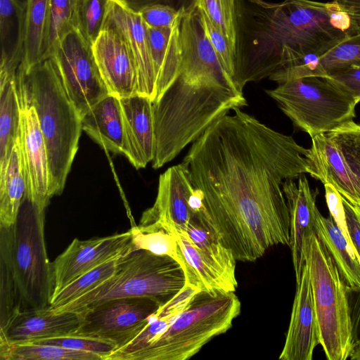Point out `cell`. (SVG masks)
<instances>
[{"instance_id":"6da1fadb","label":"cell","mask_w":360,"mask_h":360,"mask_svg":"<svg viewBox=\"0 0 360 360\" xmlns=\"http://www.w3.org/2000/svg\"><path fill=\"white\" fill-rule=\"evenodd\" d=\"M198 137L184 157L198 192L200 224L236 261L255 262L271 247L290 245L287 179L316 172L309 148L235 108Z\"/></svg>"},{"instance_id":"ee69618b","label":"cell","mask_w":360,"mask_h":360,"mask_svg":"<svg viewBox=\"0 0 360 360\" xmlns=\"http://www.w3.org/2000/svg\"><path fill=\"white\" fill-rule=\"evenodd\" d=\"M328 76L355 100L360 101V64H352L330 70Z\"/></svg>"},{"instance_id":"7c38bea8","label":"cell","mask_w":360,"mask_h":360,"mask_svg":"<svg viewBox=\"0 0 360 360\" xmlns=\"http://www.w3.org/2000/svg\"><path fill=\"white\" fill-rule=\"evenodd\" d=\"M200 207V195L186 167L180 163L160 176L155 201L143 213L140 224L157 223L172 233L186 231Z\"/></svg>"},{"instance_id":"e575fe53","label":"cell","mask_w":360,"mask_h":360,"mask_svg":"<svg viewBox=\"0 0 360 360\" xmlns=\"http://www.w3.org/2000/svg\"><path fill=\"white\" fill-rule=\"evenodd\" d=\"M20 311L19 292L10 259L5 248L0 245V333Z\"/></svg>"},{"instance_id":"8fae6325","label":"cell","mask_w":360,"mask_h":360,"mask_svg":"<svg viewBox=\"0 0 360 360\" xmlns=\"http://www.w3.org/2000/svg\"><path fill=\"white\" fill-rule=\"evenodd\" d=\"M164 304L158 299L149 297L108 300L80 313L82 322L73 335L108 340L117 346L116 349L121 348Z\"/></svg>"},{"instance_id":"ffe728a7","label":"cell","mask_w":360,"mask_h":360,"mask_svg":"<svg viewBox=\"0 0 360 360\" xmlns=\"http://www.w3.org/2000/svg\"><path fill=\"white\" fill-rule=\"evenodd\" d=\"M81 322V314L54 312L49 307L21 311L0 333V342L18 343L73 335Z\"/></svg>"},{"instance_id":"3957f363","label":"cell","mask_w":360,"mask_h":360,"mask_svg":"<svg viewBox=\"0 0 360 360\" xmlns=\"http://www.w3.org/2000/svg\"><path fill=\"white\" fill-rule=\"evenodd\" d=\"M181 48L178 76L153 102L154 169L173 160L230 110L248 105L243 90L223 68L207 39L188 38Z\"/></svg>"},{"instance_id":"bcb514c9","label":"cell","mask_w":360,"mask_h":360,"mask_svg":"<svg viewBox=\"0 0 360 360\" xmlns=\"http://www.w3.org/2000/svg\"><path fill=\"white\" fill-rule=\"evenodd\" d=\"M326 200L330 211L340 229L344 233L347 240L352 244L347 231L345 210L342 196L334 186L329 184H324Z\"/></svg>"},{"instance_id":"d4e9b609","label":"cell","mask_w":360,"mask_h":360,"mask_svg":"<svg viewBox=\"0 0 360 360\" xmlns=\"http://www.w3.org/2000/svg\"><path fill=\"white\" fill-rule=\"evenodd\" d=\"M314 231L332 257L347 286L360 288V258L333 216L317 212Z\"/></svg>"},{"instance_id":"ac0fdd59","label":"cell","mask_w":360,"mask_h":360,"mask_svg":"<svg viewBox=\"0 0 360 360\" xmlns=\"http://www.w3.org/2000/svg\"><path fill=\"white\" fill-rule=\"evenodd\" d=\"M298 183L287 179L282 188L288 205L290 229V248L292 253L296 284L300 281L305 265L309 238L314 231L316 214L317 190L311 191L304 174L300 175Z\"/></svg>"},{"instance_id":"9c48e42d","label":"cell","mask_w":360,"mask_h":360,"mask_svg":"<svg viewBox=\"0 0 360 360\" xmlns=\"http://www.w3.org/2000/svg\"><path fill=\"white\" fill-rule=\"evenodd\" d=\"M305 264L309 273L320 345L328 360H346L352 350L347 285L315 231L309 240Z\"/></svg>"},{"instance_id":"b9f144b4","label":"cell","mask_w":360,"mask_h":360,"mask_svg":"<svg viewBox=\"0 0 360 360\" xmlns=\"http://www.w3.org/2000/svg\"><path fill=\"white\" fill-rule=\"evenodd\" d=\"M187 8L177 9L168 4H158L143 8L139 13L147 27L168 29L181 20Z\"/></svg>"},{"instance_id":"2e32d148","label":"cell","mask_w":360,"mask_h":360,"mask_svg":"<svg viewBox=\"0 0 360 360\" xmlns=\"http://www.w3.org/2000/svg\"><path fill=\"white\" fill-rule=\"evenodd\" d=\"M104 24L112 26L124 37L137 68V94L147 96L153 102L156 97L155 69L147 28L139 12L118 0H108Z\"/></svg>"},{"instance_id":"d590c367","label":"cell","mask_w":360,"mask_h":360,"mask_svg":"<svg viewBox=\"0 0 360 360\" xmlns=\"http://www.w3.org/2000/svg\"><path fill=\"white\" fill-rule=\"evenodd\" d=\"M195 6L205 13L213 25L226 37L236 53V0H194Z\"/></svg>"},{"instance_id":"7bdbcfd3","label":"cell","mask_w":360,"mask_h":360,"mask_svg":"<svg viewBox=\"0 0 360 360\" xmlns=\"http://www.w3.org/2000/svg\"><path fill=\"white\" fill-rule=\"evenodd\" d=\"M26 0H0V36L1 49L9 40L11 31L25 24Z\"/></svg>"},{"instance_id":"ba28073f","label":"cell","mask_w":360,"mask_h":360,"mask_svg":"<svg viewBox=\"0 0 360 360\" xmlns=\"http://www.w3.org/2000/svg\"><path fill=\"white\" fill-rule=\"evenodd\" d=\"M265 91L294 126L311 138L327 134L355 117L356 102L328 76L288 81Z\"/></svg>"},{"instance_id":"4dcf8cb0","label":"cell","mask_w":360,"mask_h":360,"mask_svg":"<svg viewBox=\"0 0 360 360\" xmlns=\"http://www.w3.org/2000/svg\"><path fill=\"white\" fill-rule=\"evenodd\" d=\"M204 257L213 264L231 282L238 285L236 262L232 252L205 229L196 217L191 219L186 230Z\"/></svg>"},{"instance_id":"cb8c5ba5","label":"cell","mask_w":360,"mask_h":360,"mask_svg":"<svg viewBox=\"0 0 360 360\" xmlns=\"http://www.w3.org/2000/svg\"><path fill=\"white\" fill-rule=\"evenodd\" d=\"M181 21L168 29L146 27L156 78L154 101L162 96L179 75L181 61Z\"/></svg>"},{"instance_id":"74e56055","label":"cell","mask_w":360,"mask_h":360,"mask_svg":"<svg viewBox=\"0 0 360 360\" xmlns=\"http://www.w3.org/2000/svg\"><path fill=\"white\" fill-rule=\"evenodd\" d=\"M326 134L342 153L354 175L360 194V124L352 120ZM358 210L360 211V208Z\"/></svg>"},{"instance_id":"681fc988","label":"cell","mask_w":360,"mask_h":360,"mask_svg":"<svg viewBox=\"0 0 360 360\" xmlns=\"http://www.w3.org/2000/svg\"><path fill=\"white\" fill-rule=\"evenodd\" d=\"M336 1L345 10H359L360 0H333Z\"/></svg>"},{"instance_id":"83f0119b","label":"cell","mask_w":360,"mask_h":360,"mask_svg":"<svg viewBox=\"0 0 360 360\" xmlns=\"http://www.w3.org/2000/svg\"><path fill=\"white\" fill-rule=\"evenodd\" d=\"M20 112L15 77L0 84V176L19 139Z\"/></svg>"},{"instance_id":"7dc6e473","label":"cell","mask_w":360,"mask_h":360,"mask_svg":"<svg viewBox=\"0 0 360 360\" xmlns=\"http://www.w3.org/2000/svg\"><path fill=\"white\" fill-rule=\"evenodd\" d=\"M349 236L360 258V211L342 197Z\"/></svg>"},{"instance_id":"52a82bcc","label":"cell","mask_w":360,"mask_h":360,"mask_svg":"<svg viewBox=\"0 0 360 360\" xmlns=\"http://www.w3.org/2000/svg\"><path fill=\"white\" fill-rule=\"evenodd\" d=\"M185 285V273L177 261L146 250H136L118 258L115 273L105 282L52 311L80 314L104 302L120 297H149L165 303Z\"/></svg>"},{"instance_id":"8992f818","label":"cell","mask_w":360,"mask_h":360,"mask_svg":"<svg viewBox=\"0 0 360 360\" xmlns=\"http://www.w3.org/2000/svg\"><path fill=\"white\" fill-rule=\"evenodd\" d=\"M44 219L45 211L25 195L15 224L0 227V245L10 259L21 311L49 307L53 295V266L46 252Z\"/></svg>"},{"instance_id":"f1b7e54d","label":"cell","mask_w":360,"mask_h":360,"mask_svg":"<svg viewBox=\"0 0 360 360\" xmlns=\"http://www.w3.org/2000/svg\"><path fill=\"white\" fill-rule=\"evenodd\" d=\"M49 0H26L24 56L20 67L27 70L43 61Z\"/></svg>"},{"instance_id":"e0dca14e","label":"cell","mask_w":360,"mask_h":360,"mask_svg":"<svg viewBox=\"0 0 360 360\" xmlns=\"http://www.w3.org/2000/svg\"><path fill=\"white\" fill-rule=\"evenodd\" d=\"M320 343L309 273L305 264L296 284L290 324L279 359L311 360L314 350Z\"/></svg>"},{"instance_id":"484cf974","label":"cell","mask_w":360,"mask_h":360,"mask_svg":"<svg viewBox=\"0 0 360 360\" xmlns=\"http://www.w3.org/2000/svg\"><path fill=\"white\" fill-rule=\"evenodd\" d=\"M176 235L181 251L186 284L201 291H236L238 285L231 283L201 255L186 231H176Z\"/></svg>"},{"instance_id":"9a60e30c","label":"cell","mask_w":360,"mask_h":360,"mask_svg":"<svg viewBox=\"0 0 360 360\" xmlns=\"http://www.w3.org/2000/svg\"><path fill=\"white\" fill-rule=\"evenodd\" d=\"M18 143L26 184L25 196L41 210L49 204V169L46 148L33 107L20 108Z\"/></svg>"},{"instance_id":"4fadbf2b","label":"cell","mask_w":360,"mask_h":360,"mask_svg":"<svg viewBox=\"0 0 360 360\" xmlns=\"http://www.w3.org/2000/svg\"><path fill=\"white\" fill-rule=\"evenodd\" d=\"M132 251L130 230L82 240L75 238L52 262L51 299L79 276L96 266Z\"/></svg>"},{"instance_id":"f35d334b","label":"cell","mask_w":360,"mask_h":360,"mask_svg":"<svg viewBox=\"0 0 360 360\" xmlns=\"http://www.w3.org/2000/svg\"><path fill=\"white\" fill-rule=\"evenodd\" d=\"M30 342L58 346L72 350L91 352L101 355L103 360H106L107 357L117 348L113 342L108 340L75 335L36 340Z\"/></svg>"},{"instance_id":"d6986e66","label":"cell","mask_w":360,"mask_h":360,"mask_svg":"<svg viewBox=\"0 0 360 360\" xmlns=\"http://www.w3.org/2000/svg\"><path fill=\"white\" fill-rule=\"evenodd\" d=\"M120 101L124 129L123 155L136 169L144 168L155 155L153 101L139 94Z\"/></svg>"},{"instance_id":"8d00e7d4","label":"cell","mask_w":360,"mask_h":360,"mask_svg":"<svg viewBox=\"0 0 360 360\" xmlns=\"http://www.w3.org/2000/svg\"><path fill=\"white\" fill-rule=\"evenodd\" d=\"M108 0H79L75 27L91 46L99 36L105 21Z\"/></svg>"},{"instance_id":"5b68a950","label":"cell","mask_w":360,"mask_h":360,"mask_svg":"<svg viewBox=\"0 0 360 360\" xmlns=\"http://www.w3.org/2000/svg\"><path fill=\"white\" fill-rule=\"evenodd\" d=\"M235 292L198 291L186 308L133 360H186L214 337L226 333L240 314Z\"/></svg>"},{"instance_id":"60d3db41","label":"cell","mask_w":360,"mask_h":360,"mask_svg":"<svg viewBox=\"0 0 360 360\" xmlns=\"http://www.w3.org/2000/svg\"><path fill=\"white\" fill-rule=\"evenodd\" d=\"M326 72L352 64H360V34L340 44L320 60Z\"/></svg>"},{"instance_id":"f907efd6","label":"cell","mask_w":360,"mask_h":360,"mask_svg":"<svg viewBox=\"0 0 360 360\" xmlns=\"http://www.w3.org/2000/svg\"><path fill=\"white\" fill-rule=\"evenodd\" d=\"M349 358L351 360H360V347L353 349Z\"/></svg>"},{"instance_id":"4316f807","label":"cell","mask_w":360,"mask_h":360,"mask_svg":"<svg viewBox=\"0 0 360 360\" xmlns=\"http://www.w3.org/2000/svg\"><path fill=\"white\" fill-rule=\"evenodd\" d=\"M26 193V184L18 140L6 169L0 176V227H10L16 221Z\"/></svg>"},{"instance_id":"f546056e","label":"cell","mask_w":360,"mask_h":360,"mask_svg":"<svg viewBox=\"0 0 360 360\" xmlns=\"http://www.w3.org/2000/svg\"><path fill=\"white\" fill-rule=\"evenodd\" d=\"M1 360H103L96 353L30 342H0Z\"/></svg>"},{"instance_id":"f6af8a7d","label":"cell","mask_w":360,"mask_h":360,"mask_svg":"<svg viewBox=\"0 0 360 360\" xmlns=\"http://www.w3.org/2000/svg\"><path fill=\"white\" fill-rule=\"evenodd\" d=\"M346 295L353 349L360 347V288L346 286Z\"/></svg>"},{"instance_id":"c3c4849f","label":"cell","mask_w":360,"mask_h":360,"mask_svg":"<svg viewBox=\"0 0 360 360\" xmlns=\"http://www.w3.org/2000/svg\"><path fill=\"white\" fill-rule=\"evenodd\" d=\"M130 9L139 12L143 8L158 4H168L179 9L181 8H188L191 6L186 5L188 0H118Z\"/></svg>"},{"instance_id":"44dd1931","label":"cell","mask_w":360,"mask_h":360,"mask_svg":"<svg viewBox=\"0 0 360 360\" xmlns=\"http://www.w3.org/2000/svg\"><path fill=\"white\" fill-rule=\"evenodd\" d=\"M307 158L316 172V179L331 184L353 207L360 208V194L356 180L342 153L326 134L311 138Z\"/></svg>"},{"instance_id":"7402d4cb","label":"cell","mask_w":360,"mask_h":360,"mask_svg":"<svg viewBox=\"0 0 360 360\" xmlns=\"http://www.w3.org/2000/svg\"><path fill=\"white\" fill-rule=\"evenodd\" d=\"M199 289L186 284L146 321L139 332L124 346L115 349L106 360H133L147 349L186 308Z\"/></svg>"},{"instance_id":"30bf717a","label":"cell","mask_w":360,"mask_h":360,"mask_svg":"<svg viewBox=\"0 0 360 360\" xmlns=\"http://www.w3.org/2000/svg\"><path fill=\"white\" fill-rule=\"evenodd\" d=\"M66 94L80 116L110 94L95 61L91 46L75 30L67 33L51 58Z\"/></svg>"},{"instance_id":"ab89813d","label":"cell","mask_w":360,"mask_h":360,"mask_svg":"<svg viewBox=\"0 0 360 360\" xmlns=\"http://www.w3.org/2000/svg\"><path fill=\"white\" fill-rule=\"evenodd\" d=\"M198 10L204 32L208 41L223 68L233 79L235 75V57L227 39L213 25L205 13L198 8Z\"/></svg>"},{"instance_id":"603a6c76","label":"cell","mask_w":360,"mask_h":360,"mask_svg":"<svg viewBox=\"0 0 360 360\" xmlns=\"http://www.w3.org/2000/svg\"><path fill=\"white\" fill-rule=\"evenodd\" d=\"M82 128L105 150L124 153V129L120 98L109 94L82 117Z\"/></svg>"},{"instance_id":"1f68e13d","label":"cell","mask_w":360,"mask_h":360,"mask_svg":"<svg viewBox=\"0 0 360 360\" xmlns=\"http://www.w3.org/2000/svg\"><path fill=\"white\" fill-rule=\"evenodd\" d=\"M129 230L132 250H146L157 255L169 256L183 267L176 233L166 230L157 223L134 225Z\"/></svg>"},{"instance_id":"277c9868","label":"cell","mask_w":360,"mask_h":360,"mask_svg":"<svg viewBox=\"0 0 360 360\" xmlns=\"http://www.w3.org/2000/svg\"><path fill=\"white\" fill-rule=\"evenodd\" d=\"M15 87L20 108L33 107L37 112L48 156L50 196L60 195L78 150L82 117L51 58L27 70L19 67Z\"/></svg>"},{"instance_id":"d6a6232c","label":"cell","mask_w":360,"mask_h":360,"mask_svg":"<svg viewBox=\"0 0 360 360\" xmlns=\"http://www.w3.org/2000/svg\"><path fill=\"white\" fill-rule=\"evenodd\" d=\"M79 0H49L43 61L51 58L63 37L75 27Z\"/></svg>"},{"instance_id":"7a4b0ae2","label":"cell","mask_w":360,"mask_h":360,"mask_svg":"<svg viewBox=\"0 0 360 360\" xmlns=\"http://www.w3.org/2000/svg\"><path fill=\"white\" fill-rule=\"evenodd\" d=\"M236 29L233 80L241 90L355 35L331 24L328 2L312 0H236Z\"/></svg>"},{"instance_id":"5bb4252c","label":"cell","mask_w":360,"mask_h":360,"mask_svg":"<svg viewBox=\"0 0 360 360\" xmlns=\"http://www.w3.org/2000/svg\"><path fill=\"white\" fill-rule=\"evenodd\" d=\"M91 49L110 94L120 99L137 94L136 62L121 33L112 26L104 24Z\"/></svg>"},{"instance_id":"836d02e7","label":"cell","mask_w":360,"mask_h":360,"mask_svg":"<svg viewBox=\"0 0 360 360\" xmlns=\"http://www.w3.org/2000/svg\"><path fill=\"white\" fill-rule=\"evenodd\" d=\"M117 259L108 261L77 278L51 300L49 308L59 309L105 282L115 273Z\"/></svg>"}]
</instances>
